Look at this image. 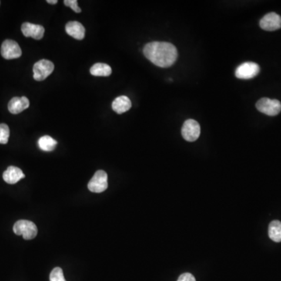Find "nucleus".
<instances>
[{
    "mask_svg": "<svg viewBox=\"0 0 281 281\" xmlns=\"http://www.w3.org/2000/svg\"><path fill=\"white\" fill-rule=\"evenodd\" d=\"M143 53L148 61L159 68H170L178 59V50L173 44L166 42H152L146 44Z\"/></svg>",
    "mask_w": 281,
    "mask_h": 281,
    "instance_id": "f257e3e1",
    "label": "nucleus"
},
{
    "mask_svg": "<svg viewBox=\"0 0 281 281\" xmlns=\"http://www.w3.org/2000/svg\"><path fill=\"white\" fill-rule=\"evenodd\" d=\"M14 232L15 235H21L25 240H31L35 238L38 234V228L34 222L29 220H18L14 226Z\"/></svg>",
    "mask_w": 281,
    "mask_h": 281,
    "instance_id": "f03ea898",
    "label": "nucleus"
},
{
    "mask_svg": "<svg viewBox=\"0 0 281 281\" xmlns=\"http://www.w3.org/2000/svg\"><path fill=\"white\" fill-rule=\"evenodd\" d=\"M54 71V64L48 60H41L33 67V77L35 81H42L46 79Z\"/></svg>",
    "mask_w": 281,
    "mask_h": 281,
    "instance_id": "7ed1b4c3",
    "label": "nucleus"
},
{
    "mask_svg": "<svg viewBox=\"0 0 281 281\" xmlns=\"http://www.w3.org/2000/svg\"><path fill=\"white\" fill-rule=\"evenodd\" d=\"M255 105L259 112L271 117L277 115L281 111V103L277 99L262 98L256 102Z\"/></svg>",
    "mask_w": 281,
    "mask_h": 281,
    "instance_id": "20e7f679",
    "label": "nucleus"
},
{
    "mask_svg": "<svg viewBox=\"0 0 281 281\" xmlns=\"http://www.w3.org/2000/svg\"><path fill=\"white\" fill-rule=\"evenodd\" d=\"M90 192L94 193H102L108 188V176L103 171L95 172L88 185Z\"/></svg>",
    "mask_w": 281,
    "mask_h": 281,
    "instance_id": "39448f33",
    "label": "nucleus"
},
{
    "mask_svg": "<svg viewBox=\"0 0 281 281\" xmlns=\"http://www.w3.org/2000/svg\"><path fill=\"white\" fill-rule=\"evenodd\" d=\"M201 134L200 125L195 120H187L181 129V135L188 142H195Z\"/></svg>",
    "mask_w": 281,
    "mask_h": 281,
    "instance_id": "423d86ee",
    "label": "nucleus"
},
{
    "mask_svg": "<svg viewBox=\"0 0 281 281\" xmlns=\"http://www.w3.org/2000/svg\"><path fill=\"white\" fill-rule=\"evenodd\" d=\"M260 68L257 64L245 62L241 64L235 71V76L239 79H252L259 74Z\"/></svg>",
    "mask_w": 281,
    "mask_h": 281,
    "instance_id": "0eeeda50",
    "label": "nucleus"
},
{
    "mask_svg": "<svg viewBox=\"0 0 281 281\" xmlns=\"http://www.w3.org/2000/svg\"><path fill=\"white\" fill-rule=\"evenodd\" d=\"M1 55L6 60L18 59L22 55L21 47L14 40L7 39L3 42Z\"/></svg>",
    "mask_w": 281,
    "mask_h": 281,
    "instance_id": "6e6552de",
    "label": "nucleus"
},
{
    "mask_svg": "<svg viewBox=\"0 0 281 281\" xmlns=\"http://www.w3.org/2000/svg\"><path fill=\"white\" fill-rule=\"evenodd\" d=\"M259 25L265 31H276L281 28V17L276 13H269L261 19Z\"/></svg>",
    "mask_w": 281,
    "mask_h": 281,
    "instance_id": "1a4fd4ad",
    "label": "nucleus"
},
{
    "mask_svg": "<svg viewBox=\"0 0 281 281\" xmlns=\"http://www.w3.org/2000/svg\"><path fill=\"white\" fill-rule=\"evenodd\" d=\"M21 31L25 37H31L34 39H42L45 33V28L39 24L25 22L21 26Z\"/></svg>",
    "mask_w": 281,
    "mask_h": 281,
    "instance_id": "9d476101",
    "label": "nucleus"
},
{
    "mask_svg": "<svg viewBox=\"0 0 281 281\" xmlns=\"http://www.w3.org/2000/svg\"><path fill=\"white\" fill-rule=\"evenodd\" d=\"M29 105V99L27 97H14L8 104V109L12 114H18L28 109Z\"/></svg>",
    "mask_w": 281,
    "mask_h": 281,
    "instance_id": "9b49d317",
    "label": "nucleus"
},
{
    "mask_svg": "<svg viewBox=\"0 0 281 281\" xmlns=\"http://www.w3.org/2000/svg\"><path fill=\"white\" fill-rule=\"evenodd\" d=\"M66 32L75 39L82 40L85 38V28L78 21H70L66 24Z\"/></svg>",
    "mask_w": 281,
    "mask_h": 281,
    "instance_id": "f8f14e48",
    "label": "nucleus"
},
{
    "mask_svg": "<svg viewBox=\"0 0 281 281\" xmlns=\"http://www.w3.org/2000/svg\"><path fill=\"white\" fill-rule=\"evenodd\" d=\"M4 181L10 185H14L18 183L23 178H25V175L20 168L16 166H11L7 168V171L4 173L3 175Z\"/></svg>",
    "mask_w": 281,
    "mask_h": 281,
    "instance_id": "ddd939ff",
    "label": "nucleus"
},
{
    "mask_svg": "<svg viewBox=\"0 0 281 281\" xmlns=\"http://www.w3.org/2000/svg\"><path fill=\"white\" fill-rule=\"evenodd\" d=\"M132 106L131 100L125 95L118 97L114 99L112 103V108L117 114H122L128 112Z\"/></svg>",
    "mask_w": 281,
    "mask_h": 281,
    "instance_id": "4468645a",
    "label": "nucleus"
},
{
    "mask_svg": "<svg viewBox=\"0 0 281 281\" xmlns=\"http://www.w3.org/2000/svg\"><path fill=\"white\" fill-rule=\"evenodd\" d=\"M90 73L95 77H108L112 74V69L108 64L98 63L92 66Z\"/></svg>",
    "mask_w": 281,
    "mask_h": 281,
    "instance_id": "2eb2a0df",
    "label": "nucleus"
},
{
    "mask_svg": "<svg viewBox=\"0 0 281 281\" xmlns=\"http://www.w3.org/2000/svg\"><path fill=\"white\" fill-rule=\"evenodd\" d=\"M269 237L275 242H281V222L273 220L269 225Z\"/></svg>",
    "mask_w": 281,
    "mask_h": 281,
    "instance_id": "dca6fc26",
    "label": "nucleus"
},
{
    "mask_svg": "<svg viewBox=\"0 0 281 281\" xmlns=\"http://www.w3.org/2000/svg\"><path fill=\"white\" fill-rule=\"evenodd\" d=\"M38 147L40 149L45 152H51L55 149L57 145V142L52 137L48 135L41 137L38 142Z\"/></svg>",
    "mask_w": 281,
    "mask_h": 281,
    "instance_id": "f3484780",
    "label": "nucleus"
},
{
    "mask_svg": "<svg viewBox=\"0 0 281 281\" xmlns=\"http://www.w3.org/2000/svg\"><path fill=\"white\" fill-rule=\"evenodd\" d=\"M10 137V128L6 124L0 125V144H7Z\"/></svg>",
    "mask_w": 281,
    "mask_h": 281,
    "instance_id": "a211bd4d",
    "label": "nucleus"
},
{
    "mask_svg": "<svg viewBox=\"0 0 281 281\" xmlns=\"http://www.w3.org/2000/svg\"><path fill=\"white\" fill-rule=\"evenodd\" d=\"M50 281H67L64 277L63 269L60 267H55L52 269L49 276Z\"/></svg>",
    "mask_w": 281,
    "mask_h": 281,
    "instance_id": "6ab92c4d",
    "label": "nucleus"
},
{
    "mask_svg": "<svg viewBox=\"0 0 281 281\" xmlns=\"http://www.w3.org/2000/svg\"><path fill=\"white\" fill-rule=\"evenodd\" d=\"M64 4L67 7H71V9L76 13H81V10L78 5V1L77 0H65Z\"/></svg>",
    "mask_w": 281,
    "mask_h": 281,
    "instance_id": "aec40b11",
    "label": "nucleus"
},
{
    "mask_svg": "<svg viewBox=\"0 0 281 281\" xmlns=\"http://www.w3.org/2000/svg\"><path fill=\"white\" fill-rule=\"evenodd\" d=\"M178 281H196V279L192 273L185 272V273H183L179 276Z\"/></svg>",
    "mask_w": 281,
    "mask_h": 281,
    "instance_id": "412c9836",
    "label": "nucleus"
},
{
    "mask_svg": "<svg viewBox=\"0 0 281 281\" xmlns=\"http://www.w3.org/2000/svg\"><path fill=\"white\" fill-rule=\"evenodd\" d=\"M47 3L49 4H57L58 1L57 0H47Z\"/></svg>",
    "mask_w": 281,
    "mask_h": 281,
    "instance_id": "4be33fe9",
    "label": "nucleus"
}]
</instances>
